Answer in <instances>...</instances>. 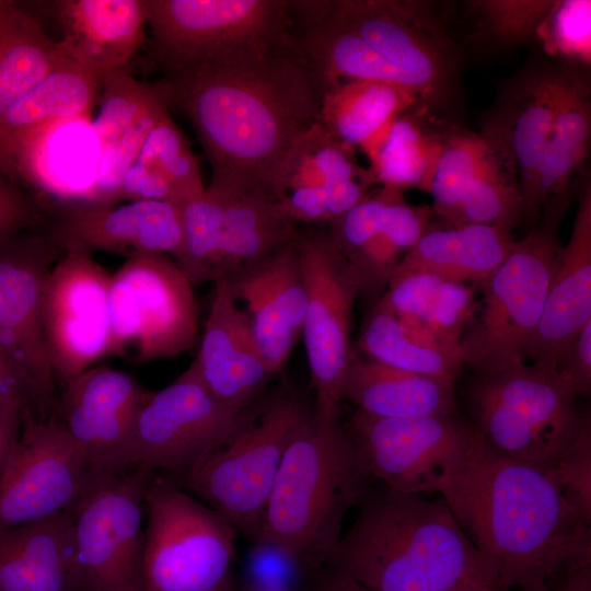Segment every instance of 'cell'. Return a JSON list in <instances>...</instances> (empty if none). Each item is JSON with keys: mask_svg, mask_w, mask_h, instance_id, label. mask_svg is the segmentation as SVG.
I'll return each instance as SVG.
<instances>
[{"mask_svg": "<svg viewBox=\"0 0 591 591\" xmlns=\"http://www.w3.org/2000/svg\"><path fill=\"white\" fill-rule=\"evenodd\" d=\"M157 86L192 124L211 181L269 185L293 143L320 121L321 90L291 42L165 74Z\"/></svg>", "mask_w": 591, "mask_h": 591, "instance_id": "obj_1", "label": "cell"}, {"mask_svg": "<svg viewBox=\"0 0 591 591\" xmlns=\"http://www.w3.org/2000/svg\"><path fill=\"white\" fill-rule=\"evenodd\" d=\"M440 495L502 591H548L558 575L591 566V523L553 470L502 456L478 438Z\"/></svg>", "mask_w": 591, "mask_h": 591, "instance_id": "obj_2", "label": "cell"}, {"mask_svg": "<svg viewBox=\"0 0 591 591\" xmlns=\"http://www.w3.org/2000/svg\"><path fill=\"white\" fill-rule=\"evenodd\" d=\"M327 566L368 591H445L472 578L499 581L443 499L389 488L363 498Z\"/></svg>", "mask_w": 591, "mask_h": 591, "instance_id": "obj_3", "label": "cell"}, {"mask_svg": "<svg viewBox=\"0 0 591 591\" xmlns=\"http://www.w3.org/2000/svg\"><path fill=\"white\" fill-rule=\"evenodd\" d=\"M369 477L347 429L310 410L285 452L255 542L290 558L309 579L327 566Z\"/></svg>", "mask_w": 591, "mask_h": 591, "instance_id": "obj_4", "label": "cell"}, {"mask_svg": "<svg viewBox=\"0 0 591 591\" xmlns=\"http://www.w3.org/2000/svg\"><path fill=\"white\" fill-rule=\"evenodd\" d=\"M576 397L556 366L524 362L477 376L468 392L471 426L496 453L553 470L590 418Z\"/></svg>", "mask_w": 591, "mask_h": 591, "instance_id": "obj_5", "label": "cell"}, {"mask_svg": "<svg viewBox=\"0 0 591 591\" xmlns=\"http://www.w3.org/2000/svg\"><path fill=\"white\" fill-rule=\"evenodd\" d=\"M567 210L560 204L545 206L537 223L515 241L484 287L479 313L460 341L464 364L477 375L495 374L529 359L563 246L559 228Z\"/></svg>", "mask_w": 591, "mask_h": 591, "instance_id": "obj_6", "label": "cell"}, {"mask_svg": "<svg viewBox=\"0 0 591 591\" xmlns=\"http://www.w3.org/2000/svg\"><path fill=\"white\" fill-rule=\"evenodd\" d=\"M309 413L296 393L280 392L221 448L166 476L255 542L285 452Z\"/></svg>", "mask_w": 591, "mask_h": 591, "instance_id": "obj_7", "label": "cell"}, {"mask_svg": "<svg viewBox=\"0 0 591 591\" xmlns=\"http://www.w3.org/2000/svg\"><path fill=\"white\" fill-rule=\"evenodd\" d=\"M143 5L164 76L266 55L291 42L286 0H143Z\"/></svg>", "mask_w": 591, "mask_h": 591, "instance_id": "obj_8", "label": "cell"}, {"mask_svg": "<svg viewBox=\"0 0 591 591\" xmlns=\"http://www.w3.org/2000/svg\"><path fill=\"white\" fill-rule=\"evenodd\" d=\"M144 591H224L233 581L237 531L166 475L144 497Z\"/></svg>", "mask_w": 591, "mask_h": 591, "instance_id": "obj_9", "label": "cell"}, {"mask_svg": "<svg viewBox=\"0 0 591 591\" xmlns=\"http://www.w3.org/2000/svg\"><path fill=\"white\" fill-rule=\"evenodd\" d=\"M154 472L89 468L71 512L73 591H144V497Z\"/></svg>", "mask_w": 591, "mask_h": 591, "instance_id": "obj_10", "label": "cell"}, {"mask_svg": "<svg viewBox=\"0 0 591 591\" xmlns=\"http://www.w3.org/2000/svg\"><path fill=\"white\" fill-rule=\"evenodd\" d=\"M331 12L409 82L429 112L447 109L461 58L434 5L418 0H334Z\"/></svg>", "mask_w": 591, "mask_h": 591, "instance_id": "obj_11", "label": "cell"}, {"mask_svg": "<svg viewBox=\"0 0 591 591\" xmlns=\"http://www.w3.org/2000/svg\"><path fill=\"white\" fill-rule=\"evenodd\" d=\"M197 318L194 287L167 255L129 257L111 276L108 355L134 346L138 362L175 357L193 347Z\"/></svg>", "mask_w": 591, "mask_h": 591, "instance_id": "obj_12", "label": "cell"}, {"mask_svg": "<svg viewBox=\"0 0 591 591\" xmlns=\"http://www.w3.org/2000/svg\"><path fill=\"white\" fill-rule=\"evenodd\" d=\"M296 248L308 297L301 335L316 398L313 412L322 422L332 424L339 421L346 372L352 359V306L361 283L328 232L299 233Z\"/></svg>", "mask_w": 591, "mask_h": 591, "instance_id": "obj_13", "label": "cell"}, {"mask_svg": "<svg viewBox=\"0 0 591 591\" xmlns=\"http://www.w3.org/2000/svg\"><path fill=\"white\" fill-rule=\"evenodd\" d=\"M347 432L370 476L413 495L440 494L478 442L456 414L380 418L356 412Z\"/></svg>", "mask_w": 591, "mask_h": 591, "instance_id": "obj_14", "label": "cell"}, {"mask_svg": "<svg viewBox=\"0 0 591 591\" xmlns=\"http://www.w3.org/2000/svg\"><path fill=\"white\" fill-rule=\"evenodd\" d=\"M237 410L218 401L193 363L171 384L151 392L136 418L132 468L178 474L225 444L262 409Z\"/></svg>", "mask_w": 591, "mask_h": 591, "instance_id": "obj_15", "label": "cell"}, {"mask_svg": "<svg viewBox=\"0 0 591 591\" xmlns=\"http://www.w3.org/2000/svg\"><path fill=\"white\" fill-rule=\"evenodd\" d=\"M63 253L48 228L0 241V350L31 387L42 420L57 405L42 318L43 289Z\"/></svg>", "mask_w": 591, "mask_h": 591, "instance_id": "obj_16", "label": "cell"}, {"mask_svg": "<svg viewBox=\"0 0 591 591\" xmlns=\"http://www.w3.org/2000/svg\"><path fill=\"white\" fill-rule=\"evenodd\" d=\"M568 66L546 56L528 61L503 82L483 118L480 132L511 164L523 220L533 227L538 170L561 102Z\"/></svg>", "mask_w": 591, "mask_h": 591, "instance_id": "obj_17", "label": "cell"}, {"mask_svg": "<svg viewBox=\"0 0 591 591\" xmlns=\"http://www.w3.org/2000/svg\"><path fill=\"white\" fill-rule=\"evenodd\" d=\"M21 426L0 476V532L71 513L90 468L55 415L27 414Z\"/></svg>", "mask_w": 591, "mask_h": 591, "instance_id": "obj_18", "label": "cell"}, {"mask_svg": "<svg viewBox=\"0 0 591 591\" xmlns=\"http://www.w3.org/2000/svg\"><path fill=\"white\" fill-rule=\"evenodd\" d=\"M111 276L81 250H67L48 273L42 299L45 340L65 383L109 354Z\"/></svg>", "mask_w": 591, "mask_h": 591, "instance_id": "obj_19", "label": "cell"}, {"mask_svg": "<svg viewBox=\"0 0 591 591\" xmlns=\"http://www.w3.org/2000/svg\"><path fill=\"white\" fill-rule=\"evenodd\" d=\"M65 384L53 415L91 470L124 474L132 467L134 427L151 392L107 366L91 367Z\"/></svg>", "mask_w": 591, "mask_h": 591, "instance_id": "obj_20", "label": "cell"}, {"mask_svg": "<svg viewBox=\"0 0 591 591\" xmlns=\"http://www.w3.org/2000/svg\"><path fill=\"white\" fill-rule=\"evenodd\" d=\"M48 230L63 252L99 250L127 258L158 253L177 262L184 251L182 206L171 202L72 206Z\"/></svg>", "mask_w": 591, "mask_h": 591, "instance_id": "obj_21", "label": "cell"}, {"mask_svg": "<svg viewBox=\"0 0 591 591\" xmlns=\"http://www.w3.org/2000/svg\"><path fill=\"white\" fill-rule=\"evenodd\" d=\"M200 349L192 362L206 389L222 404L244 410L256 404L275 375L255 340L230 282H215Z\"/></svg>", "mask_w": 591, "mask_h": 591, "instance_id": "obj_22", "label": "cell"}, {"mask_svg": "<svg viewBox=\"0 0 591 591\" xmlns=\"http://www.w3.org/2000/svg\"><path fill=\"white\" fill-rule=\"evenodd\" d=\"M227 280L235 299L245 304L268 368L280 373L302 333L308 302L296 241Z\"/></svg>", "mask_w": 591, "mask_h": 591, "instance_id": "obj_23", "label": "cell"}, {"mask_svg": "<svg viewBox=\"0 0 591 591\" xmlns=\"http://www.w3.org/2000/svg\"><path fill=\"white\" fill-rule=\"evenodd\" d=\"M578 206L569 241L561 246L542 317L531 346L532 362L556 363L571 337L591 321V182H573Z\"/></svg>", "mask_w": 591, "mask_h": 591, "instance_id": "obj_24", "label": "cell"}, {"mask_svg": "<svg viewBox=\"0 0 591 591\" xmlns=\"http://www.w3.org/2000/svg\"><path fill=\"white\" fill-rule=\"evenodd\" d=\"M61 27L63 55L99 81L129 65L146 37L143 0H60L53 2Z\"/></svg>", "mask_w": 591, "mask_h": 591, "instance_id": "obj_25", "label": "cell"}, {"mask_svg": "<svg viewBox=\"0 0 591 591\" xmlns=\"http://www.w3.org/2000/svg\"><path fill=\"white\" fill-rule=\"evenodd\" d=\"M100 81L88 69L66 58L0 116V176L14 183L25 155L48 128L89 117Z\"/></svg>", "mask_w": 591, "mask_h": 591, "instance_id": "obj_26", "label": "cell"}, {"mask_svg": "<svg viewBox=\"0 0 591 591\" xmlns=\"http://www.w3.org/2000/svg\"><path fill=\"white\" fill-rule=\"evenodd\" d=\"M223 197L217 279H231L294 242L296 223L283 213L271 187L262 182L211 181Z\"/></svg>", "mask_w": 591, "mask_h": 591, "instance_id": "obj_27", "label": "cell"}, {"mask_svg": "<svg viewBox=\"0 0 591 591\" xmlns=\"http://www.w3.org/2000/svg\"><path fill=\"white\" fill-rule=\"evenodd\" d=\"M380 418H415L456 413L454 381L422 375L381 362L352 358L343 401Z\"/></svg>", "mask_w": 591, "mask_h": 591, "instance_id": "obj_28", "label": "cell"}, {"mask_svg": "<svg viewBox=\"0 0 591 591\" xmlns=\"http://www.w3.org/2000/svg\"><path fill=\"white\" fill-rule=\"evenodd\" d=\"M514 243L511 230L500 225L464 224L428 230L406 252L393 274L427 271L445 280L484 288Z\"/></svg>", "mask_w": 591, "mask_h": 591, "instance_id": "obj_29", "label": "cell"}, {"mask_svg": "<svg viewBox=\"0 0 591 591\" xmlns=\"http://www.w3.org/2000/svg\"><path fill=\"white\" fill-rule=\"evenodd\" d=\"M70 512L0 532V591H73Z\"/></svg>", "mask_w": 591, "mask_h": 591, "instance_id": "obj_30", "label": "cell"}, {"mask_svg": "<svg viewBox=\"0 0 591 591\" xmlns=\"http://www.w3.org/2000/svg\"><path fill=\"white\" fill-rule=\"evenodd\" d=\"M380 300L408 327L449 347L460 348L464 328L478 305L466 283L427 271L391 276Z\"/></svg>", "mask_w": 591, "mask_h": 591, "instance_id": "obj_31", "label": "cell"}, {"mask_svg": "<svg viewBox=\"0 0 591 591\" xmlns=\"http://www.w3.org/2000/svg\"><path fill=\"white\" fill-rule=\"evenodd\" d=\"M588 74L568 66L564 94L537 174L536 207L540 217L546 205L557 202L569 207L575 179L587 173L591 139Z\"/></svg>", "mask_w": 591, "mask_h": 591, "instance_id": "obj_32", "label": "cell"}, {"mask_svg": "<svg viewBox=\"0 0 591 591\" xmlns=\"http://www.w3.org/2000/svg\"><path fill=\"white\" fill-rule=\"evenodd\" d=\"M428 113L425 105H414L362 149L370 160L369 186L428 192L445 127L432 126L425 119Z\"/></svg>", "mask_w": 591, "mask_h": 591, "instance_id": "obj_33", "label": "cell"}, {"mask_svg": "<svg viewBox=\"0 0 591 591\" xmlns=\"http://www.w3.org/2000/svg\"><path fill=\"white\" fill-rule=\"evenodd\" d=\"M421 104L410 89L379 80L346 82L321 97L320 124L337 142L363 149L398 116Z\"/></svg>", "mask_w": 591, "mask_h": 591, "instance_id": "obj_34", "label": "cell"}, {"mask_svg": "<svg viewBox=\"0 0 591 591\" xmlns=\"http://www.w3.org/2000/svg\"><path fill=\"white\" fill-rule=\"evenodd\" d=\"M66 58L30 12L0 0V116Z\"/></svg>", "mask_w": 591, "mask_h": 591, "instance_id": "obj_35", "label": "cell"}, {"mask_svg": "<svg viewBox=\"0 0 591 591\" xmlns=\"http://www.w3.org/2000/svg\"><path fill=\"white\" fill-rule=\"evenodd\" d=\"M359 346L374 361L454 382L464 366L460 348L412 329L380 299L362 325Z\"/></svg>", "mask_w": 591, "mask_h": 591, "instance_id": "obj_36", "label": "cell"}, {"mask_svg": "<svg viewBox=\"0 0 591 591\" xmlns=\"http://www.w3.org/2000/svg\"><path fill=\"white\" fill-rule=\"evenodd\" d=\"M355 151L335 141L317 123L293 143L269 186L277 196L288 188L325 187L349 179H360L370 187Z\"/></svg>", "mask_w": 591, "mask_h": 591, "instance_id": "obj_37", "label": "cell"}, {"mask_svg": "<svg viewBox=\"0 0 591 591\" xmlns=\"http://www.w3.org/2000/svg\"><path fill=\"white\" fill-rule=\"evenodd\" d=\"M522 220V201L515 173L493 146L448 222L452 227L484 224L511 230Z\"/></svg>", "mask_w": 591, "mask_h": 591, "instance_id": "obj_38", "label": "cell"}, {"mask_svg": "<svg viewBox=\"0 0 591 591\" xmlns=\"http://www.w3.org/2000/svg\"><path fill=\"white\" fill-rule=\"evenodd\" d=\"M491 148L482 134L445 125L428 188L433 215L450 220Z\"/></svg>", "mask_w": 591, "mask_h": 591, "instance_id": "obj_39", "label": "cell"}, {"mask_svg": "<svg viewBox=\"0 0 591 591\" xmlns=\"http://www.w3.org/2000/svg\"><path fill=\"white\" fill-rule=\"evenodd\" d=\"M184 251L176 262L193 287L216 281L223 222V197L209 184L199 197L184 204Z\"/></svg>", "mask_w": 591, "mask_h": 591, "instance_id": "obj_40", "label": "cell"}, {"mask_svg": "<svg viewBox=\"0 0 591 591\" xmlns=\"http://www.w3.org/2000/svg\"><path fill=\"white\" fill-rule=\"evenodd\" d=\"M555 0H473L466 7L475 25L476 42L509 49L534 40L535 33Z\"/></svg>", "mask_w": 591, "mask_h": 591, "instance_id": "obj_41", "label": "cell"}, {"mask_svg": "<svg viewBox=\"0 0 591 591\" xmlns=\"http://www.w3.org/2000/svg\"><path fill=\"white\" fill-rule=\"evenodd\" d=\"M166 108L148 134L136 161L160 172L174 188L181 205L206 190L197 157Z\"/></svg>", "mask_w": 591, "mask_h": 591, "instance_id": "obj_42", "label": "cell"}, {"mask_svg": "<svg viewBox=\"0 0 591 591\" xmlns=\"http://www.w3.org/2000/svg\"><path fill=\"white\" fill-rule=\"evenodd\" d=\"M544 56L589 73L591 65V1L555 0L535 38Z\"/></svg>", "mask_w": 591, "mask_h": 591, "instance_id": "obj_43", "label": "cell"}, {"mask_svg": "<svg viewBox=\"0 0 591 591\" xmlns=\"http://www.w3.org/2000/svg\"><path fill=\"white\" fill-rule=\"evenodd\" d=\"M101 108L93 121L101 151L113 146L163 97L157 86L142 83L129 71L111 74L100 81Z\"/></svg>", "mask_w": 591, "mask_h": 591, "instance_id": "obj_44", "label": "cell"}, {"mask_svg": "<svg viewBox=\"0 0 591 591\" xmlns=\"http://www.w3.org/2000/svg\"><path fill=\"white\" fill-rule=\"evenodd\" d=\"M553 472L570 505L591 523V418Z\"/></svg>", "mask_w": 591, "mask_h": 591, "instance_id": "obj_45", "label": "cell"}, {"mask_svg": "<svg viewBox=\"0 0 591 591\" xmlns=\"http://www.w3.org/2000/svg\"><path fill=\"white\" fill-rule=\"evenodd\" d=\"M45 208L14 183L0 176V241L16 233L42 229Z\"/></svg>", "mask_w": 591, "mask_h": 591, "instance_id": "obj_46", "label": "cell"}, {"mask_svg": "<svg viewBox=\"0 0 591 591\" xmlns=\"http://www.w3.org/2000/svg\"><path fill=\"white\" fill-rule=\"evenodd\" d=\"M556 369L576 396L591 391V321L565 345L556 360Z\"/></svg>", "mask_w": 591, "mask_h": 591, "instance_id": "obj_47", "label": "cell"}, {"mask_svg": "<svg viewBox=\"0 0 591 591\" xmlns=\"http://www.w3.org/2000/svg\"><path fill=\"white\" fill-rule=\"evenodd\" d=\"M119 197L130 201H163L182 206L170 182L160 172L139 161H135L126 171Z\"/></svg>", "mask_w": 591, "mask_h": 591, "instance_id": "obj_48", "label": "cell"}, {"mask_svg": "<svg viewBox=\"0 0 591 591\" xmlns=\"http://www.w3.org/2000/svg\"><path fill=\"white\" fill-rule=\"evenodd\" d=\"M277 197L285 216L293 223L328 221L324 187L288 188Z\"/></svg>", "mask_w": 591, "mask_h": 591, "instance_id": "obj_49", "label": "cell"}, {"mask_svg": "<svg viewBox=\"0 0 591 591\" xmlns=\"http://www.w3.org/2000/svg\"><path fill=\"white\" fill-rule=\"evenodd\" d=\"M0 401L16 407L22 417L32 414L40 419L39 407L31 387L1 350Z\"/></svg>", "mask_w": 591, "mask_h": 591, "instance_id": "obj_50", "label": "cell"}, {"mask_svg": "<svg viewBox=\"0 0 591 591\" xmlns=\"http://www.w3.org/2000/svg\"><path fill=\"white\" fill-rule=\"evenodd\" d=\"M324 188L328 222L343 216L369 197L367 194L369 187L360 179L341 181Z\"/></svg>", "mask_w": 591, "mask_h": 591, "instance_id": "obj_51", "label": "cell"}, {"mask_svg": "<svg viewBox=\"0 0 591 591\" xmlns=\"http://www.w3.org/2000/svg\"><path fill=\"white\" fill-rule=\"evenodd\" d=\"M21 424L22 413L0 401V476L19 439Z\"/></svg>", "mask_w": 591, "mask_h": 591, "instance_id": "obj_52", "label": "cell"}, {"mask_svg": "<svg viewBox=\"0 0 591 591\" xmlns=\"http://www.w3.org/2000/svg\"><path fill=\"white\" fill-rule=\"evenodd\" d=\"M308 591H368L343 570L325 566L306 581Z\"/></svg>", "mask_w": 591, "mask_h": 591, "instance_id": "obj_53", "label": "cell"}, {"mask_svg": "<svg viewBox=\"0 0 591 591\" xmlns=\"http://www.w3.org/2000/svg\"><path fill=\"white\" fill-rule=\"evenodd\" d=\"M548 591H591V566L570 570Z\"/></svg>", "mask_w": 591, "mask_h": 591, "instance_id": "obj_54", "label": "cell"}, {"mask_svg": "<svg viewBox=\"0 0 591 591\" xmlns=\"http://www.w3.org/2000/svg\"><path fill=\"white\" fill-rule=\"evenodd\" d=\"M445 591H502V589L497 579L472 578L464 580Z\"/></svg>", "mask_w": 591, "mask_h": 591, "instance_id": "obj_55", "label": "cell"}, {"mask_svg": "<svg viewBox=\"0 0 591 591\" xmlns=\"http://www.w3.org/2000/svg\"><path fill=\"white\" fill-rule=\"evenodd\" d=\"M224 591H241L239 586L235 583L234 579L231 584Z\"/></svg>", "mask_w": 591, "mask_h": 591, "instance_id": "obj_56", "label": "cell"}]
</instances>
